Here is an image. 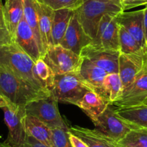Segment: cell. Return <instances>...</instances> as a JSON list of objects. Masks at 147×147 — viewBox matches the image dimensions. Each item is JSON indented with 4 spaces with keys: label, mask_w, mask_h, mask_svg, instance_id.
Returning a JSON list of instances; mask_svg holds the SVG:
<instances>
[{
    "label": "cell",
    "mask_w": 147,
    "mask_h": 147,
    "mask_svg": "<svg viewBox=\"0 0 147 147\" xmlns=\"http://www.w3.org/2000/svg\"><path fill=\"white\" fill-rule=\"evenodd\" d=\"M34 61L15 43L0 48V65L5 66L36 92L50 96L34 75Z\"/></svg>",
    "instance_id": "cell-1"
},
{
    "label": "cell",
    "mask_w": 147,
    "mask_h": 147,
    "mask_svg": "<svg viewBox=\"0 0 147 147\" xmlns=\"http://www.w3.org/2000/svg\"><path fill=\"white\" fill-rule=\"evenodd\" d=\"M0 94L9 104L20 107H25L30 102L45 97L2 65H0Z\"/></svg>",
    "instance_id": "cell-2"
},
{
    "label": "cell",
    "mask_w": 147,
    "mask_h": 147,
    "mask_svg": "<svg viewBox=\"0 0 147 147\" xmlns=\"http://www.w3.org/2000/svg\"><path fill=\"white\" fill-rule=\"evenodd\" d=\"M122 12V7L97 0H83L82 5L74 10L84 30L92 40L95 38L99 23L105 15L117 16Z\"/></svg>",
    "instance_id": "cell-3"
},
{
    "label": "cell",
    "mask_w": 147,
    "mask_h": 147,
    "mask_svg": "<svg viewBox=\"0 0 147 147\" xmlns=\"http://www.w3.org/2000/svg\"><path fill=\"white\" fill-rule=\"evenodd\" d=\"M90 90L79 71L55 75L53 87L51 92L58 102L76 105L77 102Z\"/></svg>",
    "instance_id": "cell-4"
},
{
    "label": "cell",
    "mask_w": 147,
    "mask_h": 147,
    "mask_svg": "<svg viewBox=\"0 0 147 147\" xmlns=\"http://www.w3.org/2000/svg\"><path fill=\"white\" fill-rule=\"evenodd\" d=\"M25 110L27 115L35 117L51 129L59 128L69 130V127L59 113L58 101L53 96L41 97L30 102L25 105Z\"/></svg>",
    "instance_id": "cell-5"
},
{
    "label": "cell",
    "mask_w": 147,
    "mask_h": 147,
    "mask_svg": "<svg viewBox=\"0 0 147 147\" xmlns=\"http://www.w3.org/2000/svg\"><path fill=\"white\" fill-rule=\"evenodd\" d=\"M115 108L113 105L109 104L93 123L95 129L117 143L136 128L121 118L117 114Z\"/></svg>",
    "instance_id": "cell-6"
},
{
    "label": "cell",
    "mask_w": 147,
    "mask_h": 147,
    "mask_svg": "<svg viewBox=\"0 0 147 147\" xmlns=\"http://www.w3.org/2000/svg\"><path fill=\"white\" fill-rule=\"evenodd\" d=\"M42 59L56 75L79 71L82 62V57L80 55L61 45H54L51 47Z\"/></svg>",
    "instance_id": "cell-7"
},
{
    "label": "cell",
    "mask_w": 147,
    "mask_h": 147,
    "mask_svg": "<svg viewBox=\"0 0 147 147\" xmlns=\"http://www.w3.org/2000/svg\"><path fill=\"white\" fill-rule=\"evenodd\" d=\"M4 119L8 128V136L4 143L7 147H22L26 138L22 118L25 115V107H20L14 105L2 107Z\"/></svg>",
    "instance_id": "cell-8"
},
{
    "label": "cell",
    "mask_w": 147,
    "mask_h": 147,
    "mask_svg": "<svg viewBox=\"0 0 147 147\" xmlns=\"http://www.w3.org/2000/svg\"><path fill=\"white\" fill-rule=\"evenodd\" d=\"M118 29L116 16L106 14L99 23L97 34L91 44L105 50L120 51Z\"/></svg>",
    "instance_id": "cell-9"
},
{
    "label": "cell",
    "mask_w": 147,
    "mask_h": 147,
    "mask_svg": "<svg viewBox=\"0 0 147 147\" xmlns=\"http://www.w3.org/2000/svg\"><path fill=\"white\" fill-rule=\"evenodd\" d=\"M147 98V61L134 81L123 90L122 95L114 102L116 107H126L142 105Z\"/></svg>",
    "instance_id": "cell-10"
},
{
    "label": "cell",
    "mask_w": 147,
    "mask_h": 147,
    "mask_svg": "<svg viewBox=\"0 0 147 147\" xmlns=\"http://www.w3.org/2000/svg\"><path fill=\"white\" fill-rule=\"evenodd\" d=\"M146 51L136 53H120L118 59V74L123 90L128 87L144 67L146 62Z\"/></svg>",
    "instance_id": "cell-11"
},
{
    "label": "cell",
    "mask_w": 147,
    "mask_h": 147,
    "mask_svg": "<svg viewBox=\"0 0 147 147\" xmlns=\"http://www.w3.org/2000/svg\"><path fill=\"white\" fill-rule=\"evenodd\" d=\"M92 41V39L84 30L74 11L64 36L59 45L80 55L82 49Z\"/></svg>",
    "instance_id": "cell-12"
},
{
    "label": "cell",
    "mask_w": 147,
    "mask_h": 147,
    "mask_svg": "<svg viewBox=\"0 0 147 147\" xmlns=\"http://www.w3.org/2000/svg\"><path fill=\"white\" fill-rule=\"evenodd\" d=\"M120 51L97 48L91 43L84 47L80 56L86 58L107 74L118 73V59Z\"/></svg>",
    "instance_id": "cell-13"
},
{
    "label": "cell",
    "mask_w": 147,
    "mask_h": 147,
    "mask_svg": "<svg viewBox=\"0 0 147 147\" xmlns=\"http://www.w3.org/2000/svg\"><path fill=\"white\" fill-rule=\"evenodd\" d=\"M14 43L21 50L28 54L34 61V62L39 59H42L40 46L36 37L24 18V16L17 28Z\"/></svg>",
    "instance_id": "cell-14"
},
{
    "label": "cell",
    "mask_w": 147,
    "mask_h": 147,
    "mask_svg": "<svg viewBox=\"0 0 147 147\" xmlns=\"http://www.w3.org/2000/svg\"><path fill=\"white\" fill-rule=\"evenodd\" d=\"M118 25L122 26L132 35L142 49L147 51L144 38V9L121 12L116 16Z\"/></svg>",
    "instance_id": "cell-15"
},
{
    "label": "cell",
    "mask_w": 147,
    "mask_h": 147,
    "mask_svg": "<svg viewBox=\"0 0 147 147\" xmlns=\"http://www.w3.org/2000/svg\"><path fill=\"white\" fill-rule=\"evenodd\" d=\"M79 73L90 90L94 91L102 97V84L107 74V72L87 59L82 57V62L79 69Z\"/></svg>",
    "instance_id": "cell-16"
},
{
    "label": "cell",
    "mask_w": 147,
    "mask_h": 147,
    "mask_svg": "<svg viewBox=\"0 0 147 147\" xmlns=\"http://www.w3.org/2000/svg\"><path fill=\"white\" fill-rule=\"evenodd\" d=\"M36 7L38 16L40 38L45 55L46 51L53 46L52 39V23L54 11L49 7L38 2L37 0Z\"/></svg>",
    "instance_id": "cell-17"
},
{
    "label": "cell",
    "mask_w": 147,
    "mask_h": 147,
    "mask_svg": "<svg viewBox=\"0 0 147 147\" xmlns=\"http://www.w3.org/2000/svg\"><path fill=\"white\" fill-rule=\"evenodd\" d=\"M69 132L82 140L89 147H118L117 143L97 129H90L79 125L69 128Z\"/></svg>",
    "instance_id": "cell-18"
},
{
    "label": "cell",
    "mask_w": 147,
    "mask_h": 147,
    "mask_svg": "<svg viewBox=\"0 0 147 147\" xmlns=\"http://www.w3.org/2000/svg\"><path fill=\"white\" fill-rule=\"evenodd\" d=\"M109 105L107 100L93 90H89L77 102L83 112L91 119L92 123L104 112Z\"/></svg>",
    "instance_id": "cell-19"
},
{
    "label": "cell",
    "mask_w": 147,
    "mask_h": 147,
    "mask_svg": "<svg viewBox=\"0 0 147 147\" xmlns=\"http://www.w3.org/2000/svg\"><path fill=\"white\" fill-rule=\"evenodd\" d=\"M22 123L27 135L33 137L48 147H54L52 142L51 128L44 123L26 113L22 118Z\"/></svg>",
    "instance_id": "cell-20"
},
{
    "label": "cell",
    "mask_w": 147,
    "mask_h": 147,
    "mask_svg": "<svg viewBox=\"0 0 147 147\" xmlns=\"http://www.w3.org/2000/svg\"><path fill=\"white\" fill-rule=\"evenodd\" d=\"M4 21L12 38H15L17 28L24 16L22 0H7L3 7Z\"/></svg>",
    "instance_id": "cell-21"
},
{
    "label": "cell",
    "mask_w": 147,
    "mask_h": 147,
    "mask_svg": "<svg viewBox=\"0 0 147 147\" xmlns=\"http://www.w3.org/2000/svg\"><path fill=\"white\" fill-rule=\"evenodd\" d=\"M115 111L121 118L134 128L147 129V105H146L116 107Z\"/></svg>",
    "instance_id": "cell-22"
},
{
    "label": "cell",
    "mask_w": 147,
    "mask_h": 147,
    "mask_svg": "<svg viewBox=\"0 0 147 147\" xmlns=\"http://www.w3.org/2000/svg\"><path fill=\"white\" fill-rule=\"evenodd\" d=\"M73 14V10L67 9L54 11L52 23V39L53 46L60 43L64 36Z\"/></svg>",
    "instance_id": "cell-23"
},
{
    "label": "cell",
    "mask_w": 147,
    "mask_h": 147,
    "mask_svg": "<svg viewBox=\"0 0 147 147\" xmlns=\"http://www.w3.org/2000/svg\"><path fill=\"white\" fill-rule=\"evenodd\" d=\"M102 97L107 100L109 104H113L122 95L123 87L118 73L107 74L102 84Z\"/></svg>",
    "instance_id": "cell-24"
},
{
    "label": "cell",
    "mask_w": 147,
    "mask_h": 147,
    "mask_svg": "<svg viewBox=\"0 0 147 147\" xmlns=\"http://www.w3.org/2000/svg\"><path fill=\"white\" fill-rule=\"evenodd\" d=\"M23 5L24 18L28 22L29 26L33 31L36 39L38 40L39 46H40V52L42 54V58L44 56L43 45H42L41 38H40V30L38 25V16L37 12L36 0H22Z\"/></svg>",
    "instance_id": "cell-25"
},
{
    "label": "cell",
    "mask_w": 147,
    "mask_h": 147,
    "mask_svg": "<svg viewBox=\"0 0 147 147\" xmlns=\"http://www.w3.org/2000/svg\"><path fill=\"white\" fill-rule=\"evenodd\" d=\"M34 75L43 89L51 94L55 80V74L49 65L43 59H39L35 62L33 68Z\"/></svg>",
    "instance_id": "cell-26"
},
{
    "label": "cell",
    "mask_w": 147,
    "mask_h": 147,
    "mask_svg": "<svg viewBox=\"0 0 147 147\" xmlns=\"http://www.w3.org/2000/svg\"><path fill=\"white\" fill-rule=\"evenodd\" d=\"M118 147H147V129L134 128L117 142Z\"/></svg>",
    "instance_id": "cell-27"
},
{
    "label": "cell",
    "mask_w": 147,
    "mask_h": 147,
    "mask_svg": "<svg viewBox=\"0 0 147 147\" xmlns=\"http://www.w3.org/2000/svg\"><path fill=\"white\" fill-rule=\"evenodd\" d=\"M118 34H119L120 53L129 54V53H140L142 51L147 52V51L144 50L140 46L134 37L123 27L119 25Z\"/></svg>",
    "instance_id": "cell-28"
},
{
    "label": "cell",
    "mask_w": 147,
    "mask_h": 147,
    "mask_svg": "<svg viewBox=\"0 0 147 147\" xmlns=\"http://www.w3.org/2000/svg\"><path fill=\"white\" fill-rule=\"evenodd\" d=\"M40 3L49 7L53 11L60 9L76 10L83 3V0H37Z\"/></svg>",
    "instance_id": "cell-29"
},
{
    "label": "cell",
    "mask_w": 147,
    "mask_h": 147,
    "mask_svg": "<svg viewBox=\"0 0 147 147\" xmlns=\"http://www.w3.org/2000/svg\"><path fill=\"white\" fill-rule=\"evenodd\" d=\"M52 142L54 147H72L69 138V130L52 128Z\"/></svg>",
    "instance_id": "cell-30"
},
{
    "label": "cell",
    "mask_w": 147,
    "mask_h": 147,
    "mask_svg": "<svg viewBox=\"0 0 147 147\" xmlns=\"http://www.w3.org/2000/svg\"><path fill=\"white\" fill-rule=\"evenodd\" d=\"M14 43L12 35L5 27H0V48Z\"/></svg>",
    "instance_id": "cell-31"
},
{
    "label": "cell",
    "mask_w": 147,
    "mask_h": 147,
    "mask_svg": "<svg viewBox=\"0 0 147 147\" xmlns=\"http://www.w3.org/2000/svg\"><path fill=\"white\" fill-rule=\"evenodd\" d=\"M143 5L147 6V0H124L122 3V7L125 11Z\"/></svg>",
    "instance_id": "cell-32"
},
{
    "label": "cell",
    "mask_w": 147,
    "mask_h": 147,
    "mask_svg": "<svg viewBox=\"0 0 147 147\" xmlns=\"http://www.w3.org/2000/svg\"><path fill=\"white\" fill-rule=\"evenodd\" d=\"M22 147H48L43 143L40 142L39 141L34 138L33 137L28 136L26 134L25 143H24Z\"/></svg>",
    "instance_id": "cell-33"
},
{
    "label": "cell",
    "mask_w": 147,
    "mask_h": 147,
    "mask_svg": "<svg viewBox=\"0 0 147 147\" xmlns=\"http://www.w3.org/2000/svg\"><path fill=\"white\" fill-rule=\"evenodd\" d=\"M69 138L72 147H89L82 140L70 132H69Z\"/></svg>",
    "instance_id": "cell-34"
},
{
    "label": "cell",
    "mask_w": 147,
    "mask_h": 147,
    "mask_svg": "<svg viewBox=\"0 0 147 147\" xmlns=\"http://www.w3.org/2000/svg\"><path fill=\"white\" fill-rule=\"evenodd\" d=\"M144 9V38L146 43L147 44V6Z\"/></svg>",
    "instance_id": "cell-35"
},
{
    "label": "cell",
    "mask_w": 147,
    "mask_h": 147,
    "mask_svg": "<svg viewBox=\"0 0 147 147\" xmlns=\"http://www.w3.org/2000/svg\"><path fill=\"white\" fill-rule=\"evenodd\" d=\"M100 2H105V3H109V4H113V5H118V6L122 7V0H97Z\"/></svg>",
    "instance_id": "cell-36"
},
{
    "label": "cell",
    "mask_w": 147,
    "mask_h": 147,
    "mask_svg": "<svg viewBox=\"0 0 147 147\" xmlns=\"http://www.w3.org/2000/svg\"><path fill=\"white\" fill-rule=\"evenodd\" d=\"M3 7L2 2L0 1V27H5L3 15Z\"/></svg>",
    "instance_id": "cell-37"
},
{
    "label": "cell",
    "mask_w": 147,
    "mask_h": 147,
    "mask_svg": "<svg viewBox=\"0 0 147 147\" xmlns=\"http://www.w3.org/2000/svg\"><path fill=\"white\" fill-rule=\"evenodd\" d=\"M9 105V102H8L0 94V108L6 107V106Z\"/></svg>",
    "instance_id": "cell-38"
},
{
    "label": "cell",
    "mask_w": 147,
    "mask_h": 147,
    "mask_svg": "<svg viewBox=\"0 0 147 147\" xmlns=\"http://www.w3.org/2000/svg\"><path fill=\"white\" fill-rule=\"evenodd\" d=\"M143 105H147V98L144 100V102H143Z\"/></svg>",
    "instance_id": "cell-39"
},
{
    "label": "cell",
    "mask_w": 147,
    "mask_h": 147,
    "mask_svg": "<svg viewBox=\"0 0 147 147\" xmlns=\"http://www.w3.org/2000/svg\"><path fill=\"white\" fill-rule=\"evenodd\" d=\"M0 147H5V146H4V144H0Z\"/></svg>",
    "instance_id": "cell-40"
},
{
    "label": "cell",
    "mask_w": 147,
    "mask_h": 147,
    "mask_svg": "<svg viewBox=\"0 0 147 147\" xmlns=\"http://www.w3.org/2000/svg\"><path fill=\"white\" fill-rule=\"evenodd\" d=\"M146 61H147V53H146Z\"/></svg>",
    "instance_id": "cell-41"
},
{
    "label": "cell",
    "mask_w": 147,
    "mask_h": 147,
    "mask_svg": "<svg viewBox=\"0 0 147 147\" xmlns=\"http://www.w3.org/2000/svg\"><path fill=\"white\" fill-rule=\"evenodd\" d=\"M123 1H124V0H122V2H123Z\"/></svg>",
    "instance_id": "cell-42"
},
{
    "label": "cell",
    "mask_w": 147,
    "mask_h": 147,
    "mask_svg": "<svg viewBox=\"0 0 147 147\" xmlns=\"http://www.w3.org/2000/svg\"><path fill=\"white\" fill-rule=\"evenodd\" d=\"M6 1H7V0H5V2H6Z\"/></svg>",
    "instance_id": "cell-43"
},
{
    "label": "cell",
    "mask_w": 147,
    "mask_h": 147,
    "mask_svg": "<svg viewBox=\"0 0 147 147\" xmlns=\"http://www.w3.org/2000/svg\"><path fill=\"white\" fill-rule=\"evenodd\" d=\"M0 1H1V0H0Z\"/></svg>",
    "instance_id": "cell-44"
}]
</instances>
